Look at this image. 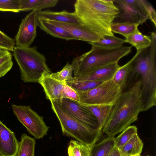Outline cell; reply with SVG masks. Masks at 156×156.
<instances>
[{
  "label": "cell",
  "mask_w": 156,
  "mask_h": 156,
  "mask_svg": "<svg viewBox=\"0 0 156 156\" xmlns=\"http://www.w3.org/2000/svg\"><path fill=\"white\" fill-rule=\"evenodd\" d=\"M142 91L140 79L136 80L122 92L112 105L102 131L108 136L114 137L138 119L142 112Z\"/></svg>",
  "instance_id": "cell-1"
},
{
  "label": "cell",
  "mask_w": 156,
  "mask_h": 156,
  "mask_svg": "<svg viewBox=\"0 0 156 156\" xmlns=\"http://www.w3.org/2000/svg\"><path fill=\"white\" fill-rule=\"evenodd\" d=\"M74 7L83 25L101 38L114 35L111 27L119 11L113 0H77Z\"/></svg>",
  "instance_id": "cell-2"
},
{
  "label": "cell",
  "mask_w": 156,
  "mask_h": 156,
  "mask_svg": "<svg viewBox=\"0 0 156 156\" xmlns=\"http://www.w3.org/2000/svg\"><path fill=\"white\" fill-rule=\"evenodd\" d=\"M150 46L136 51L134 56L133 66L128 80L134 76H140L142 98V112L156 105V34L150 36Z\"/></svg>",
  "instance_id": "cell-3"
},
{
  "label": "cell",
  "mask_w": 156,
  "mask_h": 156,
  "mask_svg": "<svg viewBox=\"0 0 156 156\" xmlns=\"http://www.w3.org/2000/svg\"><path fill=\"white\" fill-rule=\"evenodd\" d=\"M90 50L74 58L76 65L73 77L80 76L94 69L118 62L132 51V46L105 48L92 46Z\"/></svg>",
  "instance_id": "cell-4"
},
{
  "label": "cell",
  "mask_w": 156,
  "mask_h": 156,
  "mask_svg": "<svg viewBox=\"0 0 156 156\" xmlns=\"http://www.w3.org/2000/svg\"><path fill=\"white\" fill-rule=\"evenodd\" d=\"M12 52L20 68L21 79L24 82L38 83L43 76L51 73L45 56L37 51L36 46H16Z\"/></svg>",
  "instance_id": "cell-5"
},
{
  "label": "cell",
  "mask_w": 156,
  "mask_h": 156,
  "mask_svg": "<svg viewBox=\"0 0 156 156\" xmlns=\"http://www.w3.org/2000/svg\"><path fill=\"white\" fill-rule=\"evenodd\" d=\"M52 109L58 119L64 135L92 146L100 137L101 131L82 123L69 114L57 101H50Z\"/></svg>",
  "instance_id": "cell-6"
},
{
  "label": "cell",
  "mask_w": 156,
  "mask_h": 156,
  "mask_svg": "<svg viewBox=\"0 0 156 156\" xmlns=\"http://www.w3.org/2000/svg\"><path fill=\"white\" fill-rule=\"evenodd\" d=\"M122 92L111 79L88 90L77 92L80 97L78 104L113 105Z\"/></svg>",
  "instance_id": "cell-7"
},
{
  "label": "cell",
  "mask_w": 156,
  "mask_h": 156,
  "mask_svg": "<svg viewBox=\"0 0 156 156\" xmlns=\"http://www.w3.org/2000/svg\"><path fill=\"white\" fill-rule=\"evenodd\" d=\"M12 107L18 119L36 139H39L47 135L49 128L44 122V117L33 110L30 106L12 104Z\"/></svg>",
  "instance_id": "cell-8"
},
{
  "label": "cell",
  "mask_w": 156,
  "mask_h": 156,
  "mask_svg": "<svg viewBox=\"0 0 156 156\" xmlns=\"http://www.w3.org/2000/svg\"><path fill=\"white\" fill-rule=\"evenodd\" d=\"M119 13L116 22L142 25L148 19L147 11L141 0H115Z\"/></svg>",
  "instance_id": "cell-9"
},
{
  "label": "cell",
  "mask_w": 156,
  "mask_h": 156,
  "mask_svg": "<svg viewBox=\"0 0 156 156\" xmlns=\"http://www.w3.org/2000/svg\"><path fill=\"white\" fill-rule=\"evenodd\" d=\"M36 12L32 11L22 20L15 37L16 46L29 47L33 42L37 36L36 29L38 25Z\"/></svg>",
  "instance_id": "cell-10"
},
{
  "label": "cell",
  "mask_w": 156,
  "mask_h": 156,
  "mask_svg": "<svg viewBox=\"0 0 156 156\" xmlns=\"http://www.w3.org/2000/svg\"><path fill=\"white\" fill-rule=\"evenodd\" d=\"M56 101L69 114L82 123L90 127L99 129L96 117L83 106L66 98H62Z\"/></svg>",
  "instance_id": "cell-11"
},
{
  "label": "cell",
  "mask_w": 156,
  "mask_h": 156,
  "mask_svg": "<svg viewBox=\"0 0 156 156\" xmlns=\"http://www.w3.org/2000/svg\"><path fill=\"white\" fill-rule=\"evenodd\" d=\"M119 67L118 62L113 63L94 69L80 76L73 77L70 81L67 82L82 81H106L112 79Z\"/></svg>",
  "instance_id": "cell-12"
},
{
  "label": "cell",
  "mask_w": 156,
  "mask_h": 156,
  "mask_svg": "<svg viewBox=\"0 0 156 156\" xmlns=\"http://www.w3.org/2000/svg\"><path fill=\"white\" fill-rule=\"evenodd\" d=\"M19 143L14 133L0 120V155L15 156Z\"/></svg>",
  "instance_id": "cell-13"
},
{
  "label": "cell",
  "mask_w": 156,
  "mask_h": 156,
  "mask_svg": "<svg viewBox=\"0 0 156 156\" xmlns=\"http://www.w3.org/2000/svg\"><path fill=\"white\" fill-rule=\"evenodd\" d=\"M65 29L75 39L89 43L98 41L101 38L83 25H75L50 21Z\"/></svg>",
  "instance_id": "cell-14"
},
{
  "label": "cell",
  "mask_w": 156,
  "mask_h": 156,
  "mask_svg": "<svg viewBox=\"0 0 156 156\" xmlns=\"http://www.w3.org/2000/svg\"><path fill=\"white\" fill-rule=\"evenodd\" d=\"M50 74L43 76L38 83L43 87L47 99L50 101H59L62 98L63 86L65 81H60L53 78L50 76Z\"/></svg>",
  "instance_id": "cell-15"
},
{
  "label": "cell",
  "mask_w": 156,
  "mask_h": 156,
  "mask_svg": "<svg viewBox=\"0 0 156 156\" xmlns=\"http://www.w3.org/2000/svg\"><path fill=\"white\" fill-rule=\"evenodd\" d=\"M36 16L38 19H42L75 25H83L74 12L66 10L54 12L49 10L37 11Z\"/></svg>",
  "instance_id": "cell-16"
},
{
  "label": "cell",
  "mask_w": 156,
  "mask_h": 156,
  "mask_svg": "<svg viewBox=\"0 0 156 156\" xmlns=\"http://www.w3.org/2000/svg\"><path fill=\"white\" fill-rule=\"evenodd\" d=\"M38 26L47 34L54 37L67 41L75 40L65 29L52 23L50 21L38 19Z\"/></svg>",
  "instance_id": "cell-17"
},
{
  "label": "cell",
  "mask_w": 156,
  "mask_h": 156,
  "mask_svg": "<svg viewBox=\"0 0 156 156\" xmlns=\"http://www.w3.org/2000/svg\"><path fill=\"white\" fill-rule=\"evenodd\" d=\"M80 105L88 109L95 116L98 121L99 129L102 131L108 118L112 105Z\"/></svg>",
  "instance_id": "cell-18"
},
{
  "label": "cell",
  "mask_w": 156,
  "mask_h": 156,
  "mask_svg": "<svg viewBox=\"0 0 156 156\" xmlns=\"http://www.w3.org/2000/svg\"><path fill=\"white\" fill-rule=\"evenodd\" d=\"M133 57L126 63L120 66L114 74L112 80L123 91L127 86L128 80L132 71Z\"/></svg>",
  "instance_id": "cell-19"
},
{
  "label": "cell",
  "mask_w": 156,
  "mask_h": 156,
  "mask_svg": "<svg viewBox=\"0 0 156 156\" xmlns=\"http://www.w3.org/2000/svg\"><path fill=\"white\" fill-rule=\"evenodd\" d=\"M143 145V143L137 133L135 134L119 149L121 155L133 156L140 155Z\"/></svg>",
  "instance_id": "cell-20"
},
{
  "label": "cell",
  "mask_w": 156,
  "mask_h": 156,
  "mask_svg": "<svg viewBox=\"0 0 156 156\" xmlns=\"http://www.w3.org/2000/svg\"><path fill=\"white\" fill-rule=\"evenodd\" d=\"M125 42L135 47L137 51H140L149 47L151 43L150 36L143 34L138 28L126 38Z\"/></svg>",
  "instance_id": "cell-21"
},
{
  "label": "cell",
  "mask_w": 156,
  "mask_h": 156,
  "mask_svg": "<svg viewBox=\"0 0 156 156\" xmlns=\"http://www.w3.org/2000/svg\"><path fill=\"white\" fill-rule=\"evenodd\" d=\"M114 137L108 136L92 145L90 156H108L115 146Z\"/></svg>",
  "instance_id": "cell-22"
},
{
  "label": "cell",
  "mask_w": 156,
  "mask_h": 156,
  "mask_svg": "<svg viewBox=\"0 0 156 156\" xmlns=\"http://www.w3.org/2000/svg\"><path fill=\"white\" fill-rule=\"evenodd\" d=\"M36 140L26 133H23L19 143L18 150L15 156H34Z\"/></svg>",
  "instance_id": "cell-23"
},
{
  "label": "cell",
  "mask_w": 156,
  "mask_h": 156,
  "mask_svg": "<svg viewBox=\"0 0 156 156\" xmlns=\"http://www.w3.org/2000/svg\"><path fill=\"white\" fill-rule=\"evenodd\" d=\"M125 39L113 36H105L98 41L89 43L92 46L105 48H114L119 47L125 43Z\"/></svg>",
  "instance_id": "cell-24"
},
{
  "label": "cell",
  "mask_w": 156,
  "mask_h": 156,
  "mask_svg": "<svg viewBox=\"0 0 156 156\" xmlns=\"http://www.w3.org/2000/svg\"><path fill=\"white\" fill-rule=\"evenodd\" d=\"M92 146L71 140L68 148V156H90Z\"/></svg>",
  "instance_id": "cell-25"
},
{
  "label": "cell",
  "mask_w": 156,
  "mask_h": 156,
  "mask_svg": "<svg viewBox=\"0 0 156 156\" xmlns=\"http://www.w3.org/2000/svg\"><path fill=\"white\" fill-rule=\"evenodd\" d=\"M76 65L75 60L73 59L71 64L67 62L60 71L50 74L51 77L60 81H68L73 77V74Z\"/></svg>",
  "instance_id": "cell-26"
},
{
  "label": "cell",
  "mask_w": 156,
  "mask_h": 156,
  "mask_svg": "<svg viewBox=\"0 0 156 156\" xmlns=\"http://www.w3.org/2000/svg\"><path fill=\"white\" fill-rule=\"evenodd\" d=\"M13 65L12 55L10 51L0 49V78L11 69Z\"/></svg>",
  "instance_id": "cell-27"
},
{
  "label": "cell",
  "mask_w": 156,
  "mask_h": 156,
  "mask_svg": "<svg viewBox=\"0 0 156 156\" xmlns=\"http://www.w3.org/2000/svg\"><path fill=\"white\" fill-rule=\"evenodd\" d=\"M138 26L134 24L113 22L111 28L112 33L119 34L126 38L133 33Z\"/></svg>",
  "instance_id": "cell-28"
},
{
  "label": "cell",
  "mask_w": 156,
  "mask_h": 156,
  "mask_svg": "<svg viewBox=\"0 0 156 156\" xmlns=\"http://www.w3.org/2000/svg\"><path fill=\"white\" fill-rule=\"evenodd\" d=\"M137 128L135 126H130L117 137H114L115 146L119 149L124 145L133 136L137 133Z\"/></svg>",
  "instance_id": "cell-29"
},
{
  "label": "cell",
  "mask_w": 156,
  "mask_h": 156,
  "mask_svg": "<svg viewBox=\"0 0 156 156\" xmlns=\"http://www.w3.org/2000/svg\"><path fill=\"white\" fill-rule=\"evenodd\" d=\"M66 82L76 91L83 92L87 91L94 88L104 82L102 81H82Z\"/></svg>",
  "instance_id": "cell-30"
},
{
  "label": "cell",
  "mask_w": 156,
  "mask_h": 156,
  "mask_svg": "<svg viewBox=\"0 0 156 156\" xmlns=\"http://www.w3.org/2000/svg\"><path fill=\"white\" fill-rule=\"evenodd\" d=\"M0 11L19 12L20 0H0Z\"/></svg>",
  "instance_id": "cell-31"
},
{
  "label": "cell",
  "mask_w": 156,
  "mask_h": 156,
  "mask_svg": "<svg viewBox=\"0 0 156 156\" xmlns=\"http://www.w3.org/2000/svg\"><path fill=\"white\" fill-rule=\"evenodd\" d=\"M15 44V39L0 30V49L12 51Z\"/></svg>",
  "instance_id": "cell-32"
},
{
  "label": "cell",
  "mask_w": 156,
  "mask_h": 156,
  "mask_svg": "<svg viewBox=\"0 0 156 156\" xmlns=\"http://www.w3.org/2000/svg\"><path fill=\"white\" fill-rule=\"evenodd\" d=\"M62 98L71 100L79 103L80 97L77 92L70 86L66 82H64L62 93Z\"/></svg>",
  "instance_id": "cell-33"
},
{
  "label": "cell",
  "mask_w": 156,
  "mask_h": 156,
  "mask_svg": "<svg viewBox=\"0 0 156 156\" xmlns=\"http://www.w3.org/2000/svg\"><path fill=\"white\" fill-rule=\"evenodd\" d=\"M40 0H20V11H36Z\"/></svg>",
  "instance_id": "cell-34"
},
{
  "label": "cell",
  "mask_w": 156,
  "mask_h": 156,
  "mask_svg": "<svg viewBox=\"0 0 156 156\" xmlns=\"http://www.w3.org/2000/svg\"><path fill=\"white\" fill-rule=\"evenodd\" d=\"M147 11L148 19L150 20L153 23L155 27H156V13L155 10L148 1L141 0Z\"/></svg>",
  "instance_id": "cell-35"
},
{
  "label": "cell",
  "mask_w": 156,
  "mask_h": 156,
  "mask_svg": "<svg viewBox=\"0 0 156 156\" xmlns=\"http://www.w3.org/2000/svg\"><path fill=\"white\" fill-rule=\"evenodd\" d=\"M58 0H40L36 11H41L42 9L55 6L57 4Z\"/></svg>",
  "instance_id": "cell-36"
},
{
  "label": "cell",
  "mask_w": 156,
  "mask_h": 156,
  "mask_svg": "<svg viewBox=\"0 0 156 156\" xmlns=\"http://www.w3.org/2000/svg\"><path fill=\"white\" fill-rule=\"evenodd\" d=\"M108 156H121V155L119 149L115 146Z\"/></svg>",
  "instance_id": "cell-37"
},
{
  "label": "cell",
  "mask_w": 156,
  "mask_h": 156,
  "mask_svg": "<svg viewBox=\"0 0 156 156\" xmlns=\"http://www.w3.org/2000/svg\"><path fill=\"white\" fill-rule=\"evenodd\" d=\"M141 156L140 155H134V156Z\"/></svg>",
  "instance_id": "cell-38"
},
{
  "label": "cell",
  "mask_w": 156,
  "mask_h": 156,
  "mask_svg": "<svg viewBox=\"0 0 156 156\" xmlns=\"http://www.w3.org/2000/svg\"><path fill=\"white\" fill-rule=\"evenodd\" d=\"M147 156H149V155H147Z\"/></svg>",
  "instance_id": "cell-39"
},
{
  "label": "cell",
  "mask_w": 156,
  "mask_h": 156,
  "mask_svg": "<svg viewBox=\"0 0 156 156\" xmlns=\"http://www.w3.org/2000/svg\"><path fill=\"white\" fill-rule=\"evenodd\" d=\"M0 156H1L0 155Z\"/></svg>",
  "instance_id": "cell-40"
}]
</instances>
